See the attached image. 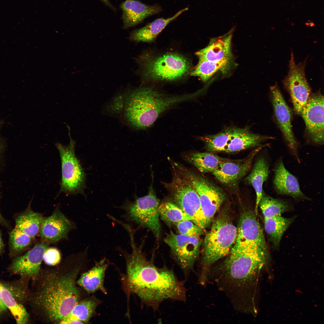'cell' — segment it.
<instances>
[{
    "label": "cell",
    "mask_w": 324,
    "mask_h": 324,
    "mask_svg": "<svg viewBox=\"0 0 324 324\" xmlns=\"http://www.w3.org/2000/svg\"><path fill=\"white\" fill-rule=\"evenodd\" d=\"M134 235L133 232L129 234L130 253L119 248L126 260V283L129 290L154 310L166 299L184 302L186 292L183 284L172 271L166 267H158L148 260L136 244Z\"/></svg>",
    "instance_id": "cell-1"
},
{
    "label": "cell",
    "mask_w": 324,
    "mask_h": 324,
    "mask_svg": "<svg viewBox=\"0 0 324 324\" xmlns=\"http://www.w3.org/2000/svg\"><path fill=\"white\" fill-rule=\"evenodd\" d=\"M221 265L210 269L219 288L224 292L235 307L250 313L252 310L254 290L265 262L267 250H243L231 251Z\"/></svg>",
    "instance_id": "cell-2"
},
{
    "label": "cell",
    "mask_w": 324,
    "mask_h": 324,
    "mask_svg": "<svg viewBox=\"0 0 324 324\" xmlns=\"http://www.w3.org/2000/svg\"><path fill=\"white\" fill-rule=\"evenodd\" d=\"M79 269H53L40 275L36 290L29 300L50 321L60 322L79 301L76 284Z\"/></svg>",
    "instance_id": "cell-3"
},
{
    "label": "cell",
    "mask_w": 324,
    "mask_h": 324,
    "mask_svg": "<svg viewBox=\"0 0 324 324\" xmlns=\"http://www.w3.org/2000/svg\"><path fill=\"white\" fill-rule=\"evenodd\" d=\"M237 234V228L226 215H221L213 221L204 240L199 281L200 284L207 282L211 266L230 253Z\"/></svg>",
    "instance_id": "cell-4"
},
{
    "label": "cell",
    "mask_w": 324,
    "mask_h": 324,
    "mask_svg": "<svg viewBox=\"0 0 324 324\" xmlns=\"http://www.w3.org/2000/svg\"><path fill=\"white\" fill-rule=\"evenodd\" d=\"M136 61L139 66L141 77L145 80L177 81L185 78L191 71L189 60L176 52L157 55L143 53Z\"/></svg>",
    "instance_id": "cell-5"
},
{
    "label": "cell",
    "mask_w": 324,
    "mask_h": 324,
    "mask_svg": "<svg viewBox=\"0 0 324 324\" xmlns=\"http://www.w3.org/2000/svg\"><path fill=\"white\" fill-rule=\"evenodd\" d=\"M168 185L176 204L190 218L191 221L204 229L208 225L203 213L198 194L190 181L180 171Z\"/></svg>",
    "instance_id": "cell-6"
},
{
    "label": "cell",
    "mask_w": 324,
    "mask_h": 324,
    "mask_svg": "<svg viewBox=\"0 0 324 324\" xmlns=\"http://www.w3.org/2000/svg\"><path fill=\"white\" fill-rule=\"evenodd\" d=\"M159 204L151 188L147 195L136 197L133 202L127 200L120 208L125 211L124 217L127 220L148 228L158 238L161 229Z\"/></svg>",
    "instance_id": "cell-7"
},
{
    "label": "cell",
    "mask_w": 324,
    "mask_h": 324,
    "mask_svg": "<svg viewBox=\"0 0 324 324\" xmlns=\"http://www.w3.org/2000/svg\"><path fill=\"white\" fill-rule=\"evenodd\" d=\"M70 135V142L68 145L64 146L58 142L55 144L61 162L62 179L59 193L69 195L82 194L85 175L75 154V142Z\"/></svg>",
    "instance_id": "cell-8"
},
{
    "label": "cell",
    "mask_w": 324,
    "mask_h": 324,
    "mask_svg": "<svg viewBox=\"0 0 324 324\" xmlns=\"http://www.w3.org/2000/svg\"><path fill=\"white\" fill-rule=\"evenodd\" d=\"M306 59L296 63L292 51L288 74L283 81L290 94L295 112L297 114H300L311 93L305 74Z\"/></svg>",
    "instance_id": "cell-9"
},
{
    "label": "cell",
    "mask_w": 324,
    "mask_h": 324,
    "mask_svg": "<svg viewBox=\"0 0 324 324\" xmlns=\"http://www.w3.org/2000/svg\"><path fill=\"white\" fill-rule=\"evenodd\" d=\"M180 170L190 181L197 193L203 213L209 225L225 199V194L202 176L183 168Z\"/></svg>",
    "instance_id": "cell-10"
},
{
    "label": "cell",
    "mask_w": 324,
    "mask_h": 324,
    "mask_svg": "<svg viewBox=\"0 0 324 324\" xmlns=\"http://www.w3.org/2000/svg\"><path fill=\"white\" fill-rule=\"evenodd\" d=\"M164 241L170 248L172 255L187 277L194 269L200 252L201 241L198 236H189L170 232Z\"/></svg>",
    "instance_id": "cell-11"
},
{
    "label": "cell",
    "mask_w": 324,
    "mask_h": 324,
    "mask_svg": "<svg viewBox=\"0 0 324 324\" xmlns=\"http://www.w3.org/2000/svg\"><path fill=\"white\" fill-rule=\"evenodd\" d=\"M256 215L250 210L242 214L236 239L230 251L254 249L267 250L263 232Z\"/></svg>",
    "instance_id": "cell-12"
},
{
    "label": "cell",
    "mask_w": 324,
    "mask_h": 324,
    "mask_svg": "<svg viewBox=\"0 0 324 324\" xmlns=\"http://www.w3.org/2000/svg\"><path fill=\"white\" fill-rule=\"evenodd\" d=\"M270 94L274 116L290 154L300 163L298 145L291 126L292 114L277 84L270 87Z\"/></svg>",
    "instance_id": "cell-13"
},
{
    "label": "cell",
    "mask_w": 324,
    "mask_h": 324,
    "mask_svg": "<svg viewBox=\"0 0 324 324\" xmlns=\"http://www.w3.org/2000/svg\"><path fill=\"white\" fill-rule=\"evenodd\" d=\"M300 114L304 121L310 141L314 144H324V97L320 91L311 93Z\"/></svg>",
    "instance_id": "cell-14"
},
{
    "label": "cell",
    "mask_w": 324,
    "mask_h": 324,
    "mask_svg": "<svg viewBox=\"0 0 324 324\" xmlns=\"http://www.w3.org/2000/svg\"><path fill=\"white\" fill-rule=\"evenodd\" d=\"M268 145L266 144L257 147L244 158L235 160L224 158L212 173L223 184L229 185L235 183L250 170L253 159L257 154L263 148Z\"/></svg>",
    "instance_id": "cell-15"
},
{
    "label": "cell",
    "mask_w": 324,
    "mask_h": 324,
    "mask_svg": "<svg viewBox=\"0 0 324 324\" xmlns=\"http://www.w3.org/2000/svg\"><path fill=\"white\" fill-rule=\"evenodd\" d=\"M49 244L44 241L38 243L24 255L16 257L10 266V271L22 277L36 278L44 253Z\"/></svg>",
    "instance_id": "cell-16"
},
{
    "label": "cell",
    "mask_w": 324,
    "mask_h": 324,
    "mask_svg": "<svg viewBox=\"0 0 324 324\" xmlns=\"http://www.w3.org/2000/svg\"><path fill=\"white\" fill-rule=\"evenodd\" d=\"M274 170L273 187L278 194L297 200H310L301 191L297 178L286 169L281 158L277 161Z\"/></svg>",
    "instance_id": "cell-17"
},
{
    "label": "cell",
    "mask_w": 324,
    "mask_h": 324,
    "mask_svg": "<svg viewBox=\"0 0 324 324\" xmlns=\"http://www.w3.org/2000/svg\"><path fill=\"white\" fill-rule=\"evenodd\" d=\"M74 226L72 223L57 208L51 215L44 218L39 232L44 241L56 242L67 238Z\"/></svg>",
    "instance_id": "cell-18"
},
{
    "label": "cell",
    "mask_w": 324,
    "mask_h": 324,
    "mask_svg": "<svg viewBox=\"0 0 324 324\" xmlns=\"http://www.w3.org/2000/svg\"><path fill=\"white\" fill-rule=\"evenodd\" d=\"M232 29L224 35L211 39L205 48L195 53L200 61L219 62L232 60L231 43Z\"/></svg>",
    "instance_id": "cell-19"
},
{
    "label": "cell",
    "mask_w": 324,
    "mask_h": 324,
    "mask_svg": "<svg viewBox=\"0 0 324 324\" xmlns=\"http://www.w3.org/2000/svg\"><path fill=\"white\" fill-rule=\"evenodd\" d=\"M120 7L124 29L136 25L146 18L156 14L162 10L158 5H148L136 0H126L122 3Z\"/></svg>",
    "instance_id": "cell-20"
},
{
    "label": "cell",
    "mask_w": 324,
    "mask_h": 324,
    "mask_svg": "<svg viewBox=\"0 0 324 324\" xmlns=\"http://www.w3.org/2000/svg\"><path fill=\"white\" fill-rule=\"evenodd\" d=\"M273 139L274 137L272 136L253 133L247 127H231L230 139L224 152H235L259 147L262 146V142Z\"/></svg>",
    "instance_id": "cell-21"
},
{
    "label": "cell",
    "mask_w": 324,
    "mask_h": 324,
    "mask_svg": "<svg viewBox=\"0 0 324 324\" xmlns=\"http://www.w3.org/2000/svg\"><path fill=\"white\" fill-rule=\"evenodd\" d=\"M188 9L186 8L182 9L171 17L156 19L145 26L133 31L130 34L129 39L136 42H152L169 23Z\"/></svg>",
    "instance_id": "cell-22"
},
{
    "label": "cell",
    "mask_w": 324,
    "mask_h": 324,
    "mask_svg": "<svg viewBox=\"0 0 324 324\" xmlns=\"http://www.w3.org/2000/svg\"><path fill=\"white\" fill-rule=\"evenodd\" d=\"M107 266L106 259L101 260L91 269L82 274L76 283L88 293L100 290L106 293L104 281Z\"/></svg>",
    "instance_id": "cell-23"
},
{
    "label": "cell",
    "mask_w": 324,
    "mask_h": 324,
    "mask_svg": "<svg viewBox=\"0 0 324 324\" xmlns=\"http://www.w3.org/2000/svg\"><path fill=\"white\" fill-rule=\"evenodd\" d=\"M269 173V164L268 160L265 157H261L256 161L252 170L245 179L247 182L251 185L256 193L255 212L256 215L263 191V185L267 180Z\"/></svg>",
    "instance_id": "cell-24"
},
{
    "label": "cell",
    "mask_w": 324,
    "mask_h": 324,
    "mask_svg": "<svg viewBox=\"0 0 324 324\" xmlns=\"http://www.w3.org/2000/svg\"><path fill=\"white\" fill-rule=\"evenodd\" d=\"M44 219L41 214L33 211L29 205L15 217V227L34 239L40 232Z\"/></svg>",
    "instance_id": "cell-25"
},
{
    "label": "cell",
    "mask_w": 324,
    "mask_h": 324,
    "mask_svg": "<svg viewBox=\"0 0 324 324\" xmlns=\"http://www.w3.org/2000/svg\"><path fill=\"white\" fill-rule=\"evenodd\" d=\"M96 299L91 298L79 301L60 324H81L87 322L94 313L98 304Z\"/></svg>",
    "instance_id": "cell-26"
},
{
    "label": "cell",
    "mask_w": 324,
    "mask_h": 324,
    "mask_svg": "<svg viewBox=\"0 0 324 324\" xmlns=\"http://www.w3.org/2000/svg\"><path fill=\"white\" fill-rule=\"evenodd\" d=\"M294 219V217L284 218L281 215L264 218L265 231L274 246H278L284 232Z\"/></svg>",
    "instance_id": "cell-27"
},
{
    "label": "cell",
    "mask_w": 324,
    "mask_h": 324,
    "mask_svg": "<svg viewBox=\"0 0 324 324\" xmlns=\"http://www.w3.org/2000/svg\"><path fill=\"white\" fill-rule=\"evenodd\" d=\"M232 62V60L219 62L199 60L190 74L191 76L199 77L202 81L206 82L218 72L221 71L223 73H226L230 68Z\"/></svg>",
    "instance_id": "cell-28"
},
{
    "label": "cell",
    "mask_w": 324,
    "mask_h": 324,
    "mask_svg": "<svg viewBox=\"0 0 324 324\" xmlns=\"http://www.w3.org/2000/svg\"><path fill=\"white\" fill-rule=\"evenodd\" d=\"M0 287L2 301L13 316L16 323H26L28 321L29 314L23 305L15 299L9 290L0 282Z\"/></svg>",
    "instance_id": "cell-29"
},
{
    "label": "cell",
    "mask_w": 324,
    "mask_h": 324,
    "mask_svg": "<svg viewBox=\"0 0 324 324\" xmlns=\"http://www.w3.org/2000/svg\"><path fill=\"white\" fill-rule=\"evenodd\" d=\"M189 159L190 162L202 173H212L224 159L211 152L194 153Z\"/></svg>",
    "instance_id": "cell-30"
},
{
    "label": "cell",
    "mask_w": 324,
    "mask_h": 324,
    "mask_svg": "<svg viewBox=\"0 0 324 324\" xmlns=\"http://www.w3.org/2000/svg\"><path fill=\"white\" fill-rule=\"evenodd\" d=\"M264 218L272 217L281 214L290 209V206L286 202L275 199L266 194L263 191L259 203Z\"/></svg>",
    "instance_id": "cell-31"
},
{
    "label": "cell",
    "mask_w": 324,
    "mask_h": 324,
    "mask_svg": "<svg viewBox=\"0 0 324 324\" xmlns=\"http://www.w3.org/2000/svg\"><path fill=\"white\" fill-rule=\"evenodd\" d=\"M9 254L17 256L31 244L33 239L14 227L9 236Z\"/></svg>",
    "instance_id": "cell-32"
},
{
    "label": "cell",
    "mask_w": 324,
    "mask_h": 324,
    "mask_svg": "<svg viewBox=\"0 0 324 324\" xmlns=\"http://www.w3.org/2000/svg\"><path fill=\"white\" fill-rule=\"evenodd\" d=\"M230 127L215 134L200 137L205 144L207 150L210 152H224L230 139Z\"/></svg>",
    "instance_id": "cell-33"
},
{
    "label": "cell",
    "mask_w": 324,
    "mask_h": 324,
    "mask_svg": "<svg viewBox=\"0 0 324 324\" xmlns=\"http://www.w3.org/2000/svg\"><path fill=\"white\" fill-rule=\"evenodd\" d=\"M158 210L162 219L168 223L176 224L183 220H191L190 217L182 209L171 202L161 203L159 205Z\"/></svg>",
    "instance_id": "cell-34"
},
{
    "label": "cell",
    "mask_w": 324,
    "mask_h": 324,
    "mask_svg": "<svg viewBox=\"0 0 324 324\" xmlns=\"http://www.w3.org/2000/svg\"><path fill=\"white\" fill-rule=\"evenodd\" d=\"M179 234L189 236L199 237L203 232V229L190 220H185L176 223Z\"/></svg>",
    "instance_id": "cell-35"
},
{
    "label": "cell",
    "mask_w": 324,
    "mask_h": 324,
    "mask_svg": "<svg viewBox=\"0 0 324 324\" xmlns=\"http://www.w3.org/2000/svg\"><path fill=\"white\" fill-rule=\"evenodd\" d=\"M3 284L18 302L22 304L24 302L28 299L27 291L21 281Z\"/></svg>",
    "instance_id": "cell-36"
},
{
    "label": "cell",
    "mask_w": 324,
    "mask_h": 324,
    "mask_svg": "<svg viewBox=\"0 0 324 324\" xmlns=\"http://www.w3.org/2000/svg\"><path fill=\"white\" fill-rule=\"evenodd\" d=\"M61 259V254L58 250L56 248H47L43 255V260L48 265L54 266L58 264Z\"/></svg>",
    "instance_id": "cell-37"
},
{
    "label": "cell",
    "mask_w": 324,
    "mask_h": 324,
    "mask_svg": "<svg viewBox=\"0 0 324 324\" xmlns=\"http://www.w3.org/2000/svg\"><path fill=\"white\" fill-rule=\"evenodd\" d=\"M8 310L2 299L0 287V318L2 317L7 312Z\"/></svg>",
    "instance_id": "cell-38"
},
{
    "label": "cell",
    "mask_w": 324,
    "mask_h": 324,
    "mask_svg": "<svg viewBox=\"0 0 324 324\" xmlns=\"http://www.w3.org/2000/svg\"><path fill=\"white\" fill-rule=\"evenodd\" d=\"M0 225L7 228H9L10 226L8 221L2 215L0 210Z\"/></svg>",
    "instance_id": "cell-39"
},
{
    "label": "cell",
    "mask_w": 324,
    "mask_h": 324,
    "mask_svg": "<svg viewBox=\"0 0 324 324\" xmlns=\"http://www.w3.org/2000/svg\"><path fill=\"white\" fill-rule=\"evenodd\" d=\"M4 245L3 242L1 232H0V255L4 251Z\"/></svg>",
    "instance_id": "cell-40"
},
{
    "label": "cell",
    "mask_w": 324,
    "mask_h": 324,
    "mask_svg": "<svg viewBox=\"0 0 324 324\" xmlns=\"http://www.w3.org/2000/svg\"><path fill=\"white\" fill-rule=\"evenodd\" d=\"M101 0L102 2L105 4L107 5L108 6H109L111 8H112L113 9L114 8L112 6V5L111 4V3L110 2L108 1V0Z\"/></svg>",
    "instance_id": "cell-41"
}]
</instances>
